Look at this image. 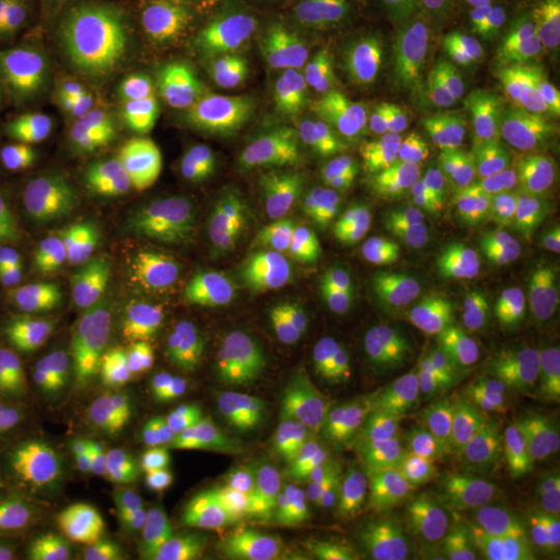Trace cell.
I'll use <instances>...</instances> for the list:
<instances>
[{
	"instance_id": "obj_1",
	"label": "cell",
	"mask_w": 560,
	"mask_h": 560,
	"mask_svg": "<svg viewBox=\"0 0 560 560\" xmlns=\"http://www.w3.org/2000/svg\"><path fill=\"white\" fill-rule=\"evenodd\" d=\"M115 78L152 140L201 159L229 145L252 117L260 62L237 18L177 4L145 15L127 34L115 57Z\"/></svg>"
},
{
	"instance_id": "obj_2",
	"label": "cell",
	"mask_w": 560,
	"mask_h": 560,
	"mask_svg": "<svg viewBox=\"0 0 560 560\" xmlns=\"http://www.w3.org/2000/svg\"><path fill=\"white\" fill-rule=\"evenodd\" d=\"M527 38L486 0H439L397 60L386 94L407 119L478 106L517 69Z\"/></svg>"
},
{
	"instance_id": "obj_3",
	"label": "cell",
	"mask_w": 560,
	"mask_h": 560,
	"mask_svg": "<svg viewBox=\"0 0 560 560\" xmlns=\"http://www.w3.org/2000/svg\"><path fill=\"white\" fill-rule=\"evenodd\" d=\"M261 467L330 488L370 490L390 478L395 423L363 393L305 400L270 421L254 442Z\"/></svg>"
},
{
	"instance_id": "obj_4",
	"label": "cell",
	"mask_w": 560,
	"mask_h": 560,
	"mask_svg": "<svg viewBox=\"0 0 560 560\" xmlns=\"http://www.w3.org/2000/svg\"><path fill=\"white\" fill-rule=\"evenodd\" d=\"M513 203L494 189L446 191L413 183L368 221L363 243L384 260L463 272L506 235Z\"/></svg>"
},
{
	"instance_id": "obj_5",
	"label": "cell",
	"mask_w": 560,
	"mask_h": 560,
	"mask_svg": "<svg viewBox=\"0 0 560 560\" xmlns=\"http://www.w3.org/2000/svg\"><path fill=\"white\" fill-rule=\"evenodd\" d=\"M98 156V125L69 94L0 101V161L36 203L75 194Z\"/></svg>"
},
{
	"instance_id": "obj_6",
	"label": "cell",
	"mask_w": 560,
	"mask_h": 560,
	"mask_svg": "<svg viewBox=\"0 0 560 560\" xmlns=\"http://www.w3.org/2000/svg\"><path fill=\"white\" fill-rule=\"evenodd\" d=\"M44 399L55 430L78 446L129 436L159 407L150 374L117 345L85 349L57 361Z\"/></svg>"
},
{
	"instance_id": "obj_7",
	"label": "cell",
	"mask_w": 560,
	"mask_h": 560,
	"mask_svg": "<svg viewBox=\"0 0 560 560\" xmlns=\"http://www.w3.org/2000/svg\"><path fill=\"white\" fill-rule=\"evenodd\" d=\"M497 444V413L478 382H446L421 423L416 448L428 509L444 511L469 499L492 463Z\"/></svg>"
},
{
	"instance_id": "obj_8",
	"label": "cell",
	"mask_w": 560,
	"mask_h": 560,
	"mask_svg": "<svg viewBox=\"0 0 560 560\" xmlns=\"http://www.w3.org/2000/svg\"><path fill=\"white\" fill-rule=\"evenodd\" d=\"M393 38L384 11L335 0H295L282 21V52L312 90H339L370 71Z\"/></svg>"
},
{
	"instance_id": "obj_9",
	"label": "cell",
	"mask_w": 560,
	"mask_h": 560,
	"mask_svg": "<svg viewBox=\"0 0 560 560\" xmlns=\"http://www.w3.org/2000/svg\"><path fill=\"white\" fill-rule=\"evenodd\" d=\"M314 177L337 212L363 221L381 214L416 183L390 141L368 122H342L322 133Z\"/></svg>"
},
{
	"instance_id": "obj_10",
	"label": "cell",
	"mask_w": 560,
	"mask_h": 560,
	"mask_svg": "<svg viewBox=\"0 0 560 560\" xmlns=\"http://www.w3.org/2000/svg\"><path fill=\"white\" fill-rule=\"evenodd\" d=\"M237 320L260 355L264 376L289 382L320 353L326 320L316 291L298 277H266L247 287Z\"/></svg>"
},
{
	"instance_id": "obj_11",
	"label": "cell",
	"mask_w": 560,
	"mask_h": 560,
	"mask_svg": "<svg viewBox=\"0 0 560 560\" xmlns=\"http://www.w3.org/2000/svg\"><path fill=\"white\" fill-rule=\"evenodd\" d=\"M166 361L183 384L214 395L247 390L264 376L260 355L237 316L185 324L168 342Z\"/></svg>"
},
{
	"instance_id": "obj_12",
	"label": "cell",
	"mask_w": 560,
	"mask_h": 560,
	"mask_svg": "<svg viewBox=\"0 0 560 560\" xmlns=\"http://www.w3.org/2000/svg\"><path fill=\"white\" fill-rule=\"evenodd\" d=\"M478 332L490 340L560 335V252L502 280L481 303Z\"/></svg>"
},
{
	"instance_id": "obj_13",
	"label": "cell",
	"mask_w": 560,
	"mask_h": 560,
	"mask_svg": "<svg viewBox=\"0 0 560 560\" xmlns=\"http://www.w3.org/2000/svg\"><path fill=\"white\" fill-rule=\"evenodd\" d=\"M136 521L162 529L177 521L201 480L200 457L189 442L168 441L141 448L122 465Z\"/></svg>"
},
{
	"instance_id": "obj_14",
	"label": "cell",
	"mask_w": 560,
	"mask_h": 560,
	"mask_svg": "<svg viewBox=\"0 0 560 560\" xmlns=\"http://www.w3.org/2000/svg\"><path fill=\"white\" fill-rule=\"evenodd\" d=\"M266 560H355L360 527L332 509L314 502L275 504L261 521Z\"/></svg>"
},
{
	"instance_id": "obj_15",
	"label": "cell",
	"mask_w": 560,
	"mask_h": 560,
	"mask_svg": "<svg viewBox=\"0 0 560 560\" xmlns=\"http://www.w3.org/2000/svg\"><path fill=\"white\" fill-rule=\"evenodd\" d=\"M407 122L421 161L442 177H471L497 156L499 125L478 106L436 110Z\"/></svg>"
},
{
	"instance_id": "obj_16",
	"label": "cell",
	"mask_w": 560,
	"mask_h": 560,
	"mask_svg": "<svg viewBox=\"0 0 560 560\" xmlns=\"http://www.w3.org/2000/svg\"><path fill=\"white\" fill-rule=\"evenodd\" d=\"M106 258V241L88 226L44 229L11 249L13 270L46 287H75L96 277Z\"/></svg>"
},
{
	"instance_id": "obj_17",
	"label": "cell",
	"mask_w": 560,
	"mask_h": 560,
	"mask_svg": "<svg viewBox=\"0 0 560 560\" xmlns=\"http://www.w3.org/2000/svg\"><path fill=\"white\" fill-rule=\"evenodd\" d=\"M432 310L413 289H390L374 301L361 320V347L382 365L416 360L432 337Z\"/></svg>"
},
{
	"instance_id": "obj_18",
	"label": "cell",
	"mask_w": 560,
	"mask_h": 560,
	"mask_svg": "<svg viewBox=\"0 0 560 560\" xmlns=\"http://www.w3.org/2000/svg\"><path fill=\"white\" fill-rule=\"evenodd\" d=\"M247 206L245 237L258 258L277 268L298 266L312 249L320 222L312 194Z\"/></svg>"
},
{
	"instance_id": "obj_19",
	"label": "cell",
	"mask_w": 560,
	"mask_h": 560,
	"mask_svg": "<svg viewBox=\"0 0 560 560\" xmlns=\"http://www.w3.org/2000/svg\"><path fill=\"white\" fill-rule=\"evenodd\" d=\"M480 552L483 560H560V504H506L486 523Z\"/></svg>"
},
{
	"instance_id": "obj_20",
	"label": "cell",
	"mask_w": 560,
	"mask_h": 560,
	"mask_svg": "<svg viewBox=\"0 0 560 560\" xmlns=\"http://www.w3.org/2000/svg\"><path fill=\"white\" fill-rule=\"evenodd\" d=\"M515 75L521 108L534 131L560 140V27L527 38Z\"/></svg>"
},
{
	"instance_id": "obj_21",
	"label": "cell",
	"mask_w": 560,
	"mask_h": 560,
	"mask_svg": "<svg viewBox=\"0 0 560 560\" xmlns=\"http://www.w3.org/2000/svg\"><path fill=\"white\" fill-rule=\"evenodd\" d=\"M131 521H136V511L122 476L101 471L75 492L67 513V529L81 546L98 548L119 540Z\"/></svg>"
},
{
	"instance_id": "obj_22",
	"label": "cell",
	"mask_w": 560,
	"mask_h": 560,
	"mask_svg": "<svg viewBox=\"0 0 560 560\" xmlns=\"http://www.w3.org/2000/svg\"><path fill=\"white\" fill-rule=\"evenodd\" d=\"M138 261L200 268L222 280L233 275V252L224 231L217 222L196 214L150 240Z\"/></svg>"
},
{
	"instance_id": "obj_23",
	"label": "cell",
	"mask_w": 560,
	"mask_h": 560,
	"mask_svg": "<svg viewBox=\"0 0 560 560\" xmlns=\"http://www.w3.org/2000/svg\"><path fill=\"white\" fill-rule=\"evenodd\" d=\"M517 368L536 434L546 441L560 439V340L525 347Z\"/></svg>"
},
{
	"instance_id": "obj_24",
	"label": "cell",
	"mask_w": 560,
	"mask_h": 560,
	"mask_svg": "<svg viewBox=\"0 0 560 560\" xmlns=\"http://www.w3.org/2000/svg\"><path fill=\"white\" fill-rule=\"evenodd\" d=\"M235 185L245 203L282 200L310 191V173L298 150L272 145L241 164Z\"/></svg>"
},
{
	"instance_id": "obj_25",
	"label": "cell",
	"mask_w": 560,
	"mask_h": 560,
	"mask_svg": "<svg viewBox=\"0 0 560 560\" xmlns=\"http://www.w3.org/2000/svg\"><path fill=\"white\" fill-rule=\"evenodd\" d=\"M0 320L15 339L27 342L50 339L69 326L71 303L55 287H23L2 298Z\"/></svg>"
},
{
	"instance_id": "obj_26",
	"label": "cell",
	"mask_w": 560,
	"mask_h": 560,
	"mask_svg": "<svg viewBox=\"0 0 560 560\" xmlns=\"http://www.w3.org/2000/svg\"><path fill=\"white\" fill-rule=\"evenodd\" d=\"M42 476L40 457L20 405L0 386V492L32 488Z\"/></svg>"
},
{
	"instance_id": "obj_27",
	"label": "cell",
	"mask_w": 560,
	"mask_h": 560,
	"mask_svg": "<svg viewBox=\"0 0 560 560\" xmlns=\"http://www.w3.org/2000/svg\"><path fill=\"white\" fill-rule=\"evenodd\" d=\"M57 18L50 0H15L0 71L15 73L32 67L55 38Z\"/></svg>"
},
{
	"instance_id": "obj_28",
	"label": "cell",
	"mask_w": 560,
	"mask_h": 560,
	"mask_svg": "<svg viewBox=\"0 0 560 560\" xmlns=\"http://www.w3.org/2000/svg\"><path fill=\"white\" fill-rule=\"evenodd\" d=\"M221 525L212 515H189L168 523L141 560H219Z\"/></svg>"
},
{
	"instance_id": "obj_29",
	"label": "cell",
	"mask_w": 560,
	"mask_h": 560,
	"mask_svg": "<svg viewBox=\"0 0 560 560\" xmlns=\"http://www.w3.org/2000/svg\"><path fill=\"white\" fill-rule=\"evenodd\" d=\"M509 488L560 504V439L527 453L517 463Z\"/></svg>"
},
{
	"instance_id": "obj_30",
	"label": "cell",
	"mask_w": 560,
	"mask_h": 560,
	"mask_svg": "<svg viewBox=\"0 0 560 560\" xmlns=\"http://www.w3.org/2000/svg\"><path fill=\"white\" fill-rule=\"evenodd\" d=\"M187 217H191V198L187 189L175 180L150 198L145 214L136 229L141 237L154 240L175 229Z\"/></svg>"
},
{
	"instance_id": "obj_31",
	"label": "cell",
	"mask_w": 560,
	"mask_h": 560,
	"mask_svg": "<svg viewBox=\"0 0 560 560\" xmlns=\"http://www.w3.org/2000/svg\"><path fill=\"white\" fill-rule=\"evenodd\" d=\"M171 183H175V179L168 175L166 168H162L161 164L148 161L143 156H129V159H120L113 171L110 196L136 194V196L152 198Z\"/></svg>"
},
{
	"instance_id": "obj_32",
	"label": "cell",
	"mask_w": 560,
	"mask_h": 560,
	"mask_svg": "<svg viewBox=\"0 0 560 560\" xmlns=\"http://www.w3.org/2000/svg\"><path fill=\"white\" fill-rule=\"evenodd\" d=\"M27 532H44L40 506L15 490L0 492V540Z\"/></svg>"
},
{
	"instance_id": "obj_33",
	"label": "cell",
	"mask_w": 560,
	"mask_h": 560,
	"mask_svg": "<svg viewBox=\"0 0 560 560\" xmlns=\"http://www.w3.org/2000/svg\"><path fill=\"white\" fill-rule=\"evenodd\" d=\"M46 552L44 532H27L0 540V560H42Z\"/></svg>"
},
{
	"instance_id": "obj_34",
	"label": "cell",
	"mask_w": 560,
	"mask_h": 560,
	"mask_svg": "<svg viewBox=\"0 0 560 560\" xmlns=\"http://www.w3.org/2000/svg\"><path fill=\"white\" fill-rule=\"evenodd\" d=\"M381 560H460L446 546L434 541H405L386 550Z\"/></svg>"
},
{
	"instance_id": "obj_35",
	"label": "cell",
	"mask_w": 560,
	"mask_h": 560,
	"mask_svg": "<svg viewBox=\"0 0 560 560\" xmlns=\"http://www.w3.org/2000/svg\"><path fill=\"white\" fill-rule=\"evenodd\" d=\"M504 15L513 18L517 13H560V0H486Z\"/></svg>"
},
{
	"instance_id": "obj_36",
	"label": "cell",
	"mask_w": 560,
	"mask_h": 560,
	"mask_svg": "<svg viewBox=\"0 0 560 560\" xmlns=\"http://www.w3.org/2000/svg\"><path fill=\"white\" fill-rule=\"evenodd\" d=\"M546 198H548V208L550 217L557 226H560V150L557 156L550 162L548 168V180H546Z\"/></svg>"
},
{
	"instance_id": "obj_37",
	"label": "cell",
	"mask_w": 560,
	"mask_h": 560,
	"mask_svg": "<svg viewBox=\"0 0 560 560\" xmlns=\"http://www.w3.org/2000/svg\"><path fill=\"white\" fill-rule=\"evenodd\" d=\"M13 9H15V0H0V60L4 55V44H7V36H9Z\"/></svg>"
},
{
	"instance_id": "obj_38",
	"label": "cell",
	"mask_w": 560,
	"mask_h": 560,
	"mask_svg": "<svg viewBox=\"0 0 560 560\" xmlns=\"http://www.w3.org/2000/svg\"><path fill=\"white\" fill-rule=\"evenodd\" d=\"M335 2H342V4H351V7H363V9H376V11H384L386 7H393L402 0H335ZM416 2V0H411Z\"/></svg>"
},
{
	"instance_id": "obj_39",
	"label": "cell",
	"mask_w": 560,
	"mask_h": 560,
	"mask_svg": "<svg viewBox=\"0 0 560 560\" xmlns=\"http://www.w3.org/2000/svg\"><path fill=\"white\" fill-rule=\"evenodd\" d=\"M4 191H7V187H4V173L0 168V203L4 200Z\"/></svg>"
},
{
	"instance_id": "obj_40",
	"label": "cell",
	"mask_w": 560,
	"mask_h": 560,
	"mask_svg": "<svg viewBox=\"0 0 560 560\" xmlns=\"http://www.w3.org/2000/svg\"><path fill=\"white\" fill-rule=\"evenodd\" d=\"M104 2H108V4H131L136 0H104Z\"/></svg>"
}]
</instances>
